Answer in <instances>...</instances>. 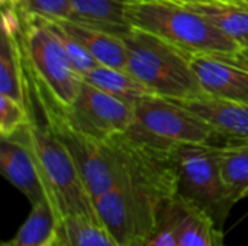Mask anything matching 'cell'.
Instances as JSON below:
<instances>
[{"mask_svg":"<svg viewBox=\"0 0 248 246\" xmlns=\"http://www.w3.org/2000/svg\"><path fill=\"white\" fill-rule=\"evenodd\" d=\"M32 110L17 100L0 94V135L13 136L26 129L32 122Z\"/></svg>","mask_w":248,"mask_h":246,"instance_id":"7402d4cb","label":"cell"},{"mask_svg":"<svg viewBox=\"0 0 248 246\" xmlns=\"http://www.w3.org/2000/svg\"><path fill=\"white\" fill-rule=\"evenodd\" d=\"M44 246H68L67 241H65V236H64V233L58 225H57L55 231L52 232V235L49 236V239L44 244Z\"/></svg>","mask_w":248,"mask_h":246,"instance_id":"4316f807","label":"cell"},{"mask_svg":"<svg viewBox=\"0 0 248 246\" xmlns=\"http://www.w3.org/2000/svg\"><path fill=\"white\" fill-rule=\"evenodd\" d=\"M122 39L126 48V70L154 96L183 100L205 94L189 54L137 28H131Z\"/></svg>","mask_w":248,"mask_h":246,"instance_id":"5b68a950","label":"cell"},{"mask_svg":"<svg viewBox=\"0 0 248 246\" xmlns=\"http://www.w3.org/2000/svg\"><path fill=\"white\" fill-rule=\"evenodd\" d=\"M126 135L164 149L180 144L222 146L218 133L202 117L177 101L158 96L141 99L134 104V123Z\"/></svg>","mask_w":248,"mask_h":246,"instance_id":"ba28073f","label":"cell"},{"mask_svg":"<svg viewBox=\"0 0 248 246\" xmlns=\"http://www.w3.org/2000/svg\"><path fill=\"white\" fill-rule=\"evenodd\" d=\"M221 146L209 144H180L171 148L176 168L177 196L203 212L218 229L237 204L219 168Z\"/></svg>","mask_w":248,"mask_h":246,"instance_id":"52a82bcc","label":"cell"},{"mask_svg":"<svg viewBox=\"0 0 248 246\" xmlns=\"http://www.w3.org/2000/svg\"><path fill=\"white\" fill-rule=\"evenodd\" d=\"M19 10L44 19H70L71 0H26Z\"/></svg>","mask_w":248,"mask_h":246,"instance_id":"cb8c5ba5","label":"cell"},{"mask_svg":"<svg viewBox=\"0 0 248 246\" xmlns=\"http://www.w3.org/2000/svg\"><path fill=\"white\" fill-rule=\"evenodd\" d=\"M38 107L45 123L68 149L93 199L115 188L129 175L137 155V142L131 136L125 133L103 141L76 129L62 110L49 104Z\"/></svg>","mask_w":248,"mask_h":246,"instance_id":"3957f363","label":"cell"},{"mask_svg":"<svg viewBox=\"0 0 248 246\" xmlns=\"http://www.w3.org/2000/svg\"><path fill=\"white\" fill-rule=\"evenodd\" d=\"M145 246H179L177 238L170 225H166L161 231H158Z\"/></svg>","mask_w":248,"mask_h":246,"instance_id":"d4e9b609","label":"cell"},{"mask_svg":"<svg viewBox=\"0 0 248 246\" xmlns=\"http://www.w3.org/2000/svg\"><path fill=\"white\" fill-rule=\"evenodd\" d=\"M192 68L205 94L232 101H248V72L219 55H190Z\"/></svg>","mask_w":248,"mask_h":246,"instance_id":"7c38bea8","label":"cell"},{"mask_svg":"<svg viewBox=\"0 0 248 246\" xmlns=\"http://www.w3.org/2000/svg\"><path fill=\"white\" fill-rule=\"evenodd\" d=\"M78 130L108 141L125 135L134 123V104L124 101L83 80L73 106L62 112Z\"/></svg>","mask_w":248,"mask_h":246,"instance_id":"9c48e42d","label":"cell"},{"mask_svg":"<svg viewBox=\"0 0 248 246\" xmlns=\"http://www.w3.org/2000/svg\"><path fill=\"white\" fill-rule=\"evenodd\" d=\"M83 80L124 101L135 104L138 100L154 96L145 84H142L126 68L109 67L97 64L92 68Z\"/></svg>","mask_w":248,"mask_h":246,"instance_id":"ac0fdd59","label":"cell"},{"mask_svg":"<svg viewBox=\"0 0 248 246\" xmlns=\"http://www.w3.org/2000/svg\"><path fill=\"white\" fill-rule=\"evenodd\" d=\"M58 225V217L48 202L32 204L31 213L16 235L0 246H44Z\"/></svg>","mask_w":248,"mask_h":246,"instance_id":"d6986e66","label":"cell"},{"mask_svg":"<svg viewBox=\"0 0 248 246\" xmlns=\"http://www.w3.org/2000/svg\"><path fill=\"white\" fill-rule=\"evenodd\" d=\"M131 28L150 32L189 55H230L240 46L203 14L182 1L134 0L126 7Z\"/></svg>","mask_w":248,"mask_h":246,"instance_id":"277c9868","label":"cell"},{"mask_svg":"<svg viewBox=\"0 0 248 246\" xmlns=\"http://www.w3.org/2000/svg\"><path fill=\"white\" fill-rule=\"evenodd\" d=\"M246 197H248V191H247V193H246Z\"/></svg>","mask_w":248,"mask_h":246,"instance_id":"4dcf8cb0","label":"cell"},{"mask_svg":"<svg viewBox=\"0 0 248 246\" xmlns=\"http://www.w3.org/2000/svg\"><path fill=\"white\" fill-rule=\"evenodd\" d=\"M0 94L17 100L32 110V97L19 35H7L3 32L0 42Z\"/></svg>","mask_w":248,"mask_h":246,"instance_id":"9a60e30c","label":"cell"},{"mask_svg":"<svg viewBox=\"0 0 248 246\" xmlns=\"http://www.w3.org/2000/svg\"><path fill=\"white\" fill-rule=\"evenodd\" d=\"M231 1H248V0H231Z\"/></svg>","mask_w":248,"mask_h":246,"instance_id":"f546056e","label":"cell"},{"mask_svg":"<svg viewBox=\"0 0 248 246\" xmlns=\"http://www.w3.org/2000/svg\"><path fill=\"white\" fill-rule=\"evenodd\" d=\"M224 59L230 61L231 64L240 67L241 70L247 71L248 72V43L244 46H240L235 52L230 54V55H219Z\"/></svg>","mask_w":248,"mask_h":246,"instance_id":"484cf974","label":"cell"},{"mask_svg":"<svg viewBox=\"0 0 248 246\" xmlns=\"http://www.w3.org/2000/svg\"><path fill=\"white\" fill-rule=\"evenodd\" d=\"M219 168L237 203L246 199L248 191V142L221 146Z\"/></svg>","mask_w":248,"mask_h":246,"instance_id":"ffe728a7","label":"cell"},{"mask_svg":"<svg viewBox=\"0 0 248 246\" xmlns=\"http://www.w3.org/2000/svg\"><path fill=\"white\" fill-rule=\"evenodd\" d=\"M44 19V17H42ZM51 28H52V30L55 32V35H57V38L60 39V42H61V45H62V48H64V51H65V55H67V58L70 59V62H71V65L74 67V70L81 75V77H84L92 68H94L96 65H97V61L90 55V52L77 41V39H74L73 36H70L67 32H64L60 26H57L52 20H49V19H44Z\"/></svg>","mask_w":248,"mask_h":246,"instance_id":"603a6c76","label":"cell"},{"mask_svg":"<svg viewBox=\"0 0 248 246\" xmlns=\"http://www.w3.org/2000/svg\"><path fill=\"white\" fill-rule=\"evenodd\" d=\"M25 133L36 158L48 203L54 209L58 222L67 216H83L100 222L94 199L89 193L73 157L54 130L46 123L32 117Z\"/></svg>","mask_w":248,"mask_h":246,"instance_id":"8992f818","label":"cell"},{"mask_svg":"<svg viewBox=\"0 0 248 246\" xmlns=\"http://www.w3.org/2000/svg\"><path fill=\"white\" fill-rule=\"evenodd\" d=\"M70 36L77 39L97 61V64L126 68V48L122 36L99 28L83 25L71 19H49Z\"/></svg>","mask_w":248,"mask_h":246,"instance_id":"5bb4252c","label":"cell"},{"mask_svg":"<svg viewBox=\"0 0 248 246\" xmlns=\"http://www.w3.org/2000/svg\"><path fill=\"white\" fill-rule=\"evenodd\" d=\"M174 101L202 117L218 133L222 146L248 142V101L222 100L208 94Z\"/></svg>","mask_w":248,"mask_h":246,"instance_id":"8fae6325","label":"cell"},{"mask_svg":"<svg viewBox=\"0 0 248 246\" xmlns=\"http://www.w3.org/2000/svg\"><path fill=\"white\" fill-rule=\"evenodd\" d=\"M222 246H227V245H222Z\"/></svg>","mask_w":248,"mask_h":246,"instance_id":"1f68e13d","label":"cell"},{"mask_svg":"<svg viewBox=\"0 0 248 246\" xmlns=\"http://www.w3.org/2000/svg\"><path fill=\"white\" fill-rule=\"evenodd\" d=\"M134 141L137 155L129 175L94 199L100 223L121 246L147 245L167 225L177 194L171 149Z\"/></svg>","mask_w":248,"mask_h":246,"instance_id":"6da1fadb","label":"cell"},{"mask_svg":"<svg viewBox=\"0 0 248 246\" xmlns=\"http://www.w3.org/2000/svg\"><path fill=\"white\" fill-rule=\"evenodd\" d=\"M179 246H222V231L199 209L176 194L167 219Z\"/></svg>","mask_w":248,"mask_h":246,"instance_id":"4fadbf2b","label":"cell"},{"mask_svg":"<svg viewBox=\"0 0 248 246\" xmlns=\"http://www.w3.org/2000/svg\"><path fill=\"white\" fill-rule=\"evenodd\" d=\"M20 16L19 42L31 96H35L38 104L67 112L80 93L83 77L74 70L55 32L42 17L25 13Z\"/></svg>","mask_w":248,"mask_h":246,"instance_id":"7a4b0ae2","label":"cell"},{"mask_svg":"<svg viewBox=\"0 0 248 246\" xmlns=\"http://www.w3.org/2000/svg\"><path fill=\"white\" fill-rule=\"evenodd\" d=\"M134 0H71L70 19L118 36L131 30L126 7Z\"/></svg>","mask_w":248,"mask_h":246,"instance_id":"2e32d148","label":"cell"},{"mask_svg":"<svg viewBox=\"0 0 248 246\" xmlns=\"http://www.w3.org/2000/svg\"><path fill=\"white\" fill-rule=\"evenodd\" d=\"M68 246H121L97 220L83 216H67L58 222Z\"/></svg>","mask_w":248,"mask_h":246,"instance_id":"44dd1931","label":"cell"},{"mask_svg":"<svg viewBox=\"0 0 248 246\" xmlns=\"http://www.w3.org/2000/svg\"><path fill=\"white\" fill-rule=\"evenodd\" d=\"M26 0H0L1 3V7H16L19 9Z\"/></svg>","mask_w":248,"mask_h":246,"instance_id":"83f0119b","label":"cell"},{"mask_svg":"<svg viewBox=\"0 0 248 246\" xmlns=\"http://www.w3.org/2000/svg\"><path fill=\"white\" fill-rule=\"evenodd\" d=\"M174 1H182V3H187V1H193V0H174Z\"/></svg>","mask_w":248,"mask_h":246,"instance_id":"f1b7e54d","label":"cell"},{"mask_svg":"<svg viewBox=\"0 0 248 246\" xmlns=\"http://www.w3.org/2000/svg\"><path fill=\"white\" fill-rule=\"evenodd\" d=\"M186 4L211 20L238 46L248 43V1L193 0Z\"/></svg>","mask_w":248,"mask_h":246,"instance_id":"e0dca14e","label":"cell"},{"mask_svg":"<svg viewBox=\"0 0 248 246\" xmlns=\"http://www.w3.org/2000/svg\"><path fill=\"white\" fill-rule=\"evenodd\" d=\"M25 130L9 138H1L0 171L31 204H36L39 202H48V194Z\"/></svg>","mask_w":248,"mask_h":246,"instance_id":"30bf717a","label":"cell"}]
</instances>
